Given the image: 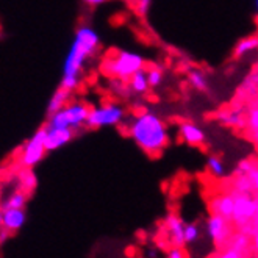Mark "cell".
<instances>
[{"label":"cell","instance_id":"cell-1","mask_svg":"<svg viewBox=\"0 0 258 258\" xmlns=\"http://www.w3.org/2000/svg\"><path fill=\"white\" fill-rule=\"evenodd\" d=\"M128 133L143 152L150 157H158L169 144L168 125L164 120L150 111L136 113L130 124Z\"/></svg>","mask_w":258,"mask_h":258},{"label":"cell","instance_id":"cell-2","mask_svg":"<svg viewBox=\"0 0 258 258\" xmlns=\"http://www.w3.org/2000/svg\"><path fill=\"white\" fill-rule=\"evenodd\" d=\"M99 49V35L91 27L82 25L75 32L71 49L64 59V75L61 80V88L68 91H75L80 85V72L85 68L88 58H91Z\"/></svg>","mask_w":258,"mask_h":258},{"label":"cell","instance_id":"cell-3","mask_svg":"<svg viewBox=\"0 0 258 258\" xmlns=\"http://www.w3.org/2000/svg\"><path fill=\"white\" fill-rule=\"evenodd\" d=\"M146 63L144 58L138 53L125 52V50H117L103 59L102 71L107 77L119 79L122 82H128L132 75H135L138 71L144 69Z\"/></svg>","mask_w":258,"mask_h":258},{"label":"cell","instance_id":"cell-4","mask_svg":"<svg viewBox=\"0 0 258 258\" xmlns=\"http://www.w3.org/2000/svg\"><path fill=\"white\" fill-rule=\"evenodd\" d=\"M91 108L86 103L74 102L68 103L64 108L58 110L56 113H52L49 116V125L53 127H63V128H74L77 130L82 125H86V120L89 116Z\"/></svg>","mask_w":258,"mask_h":258},{"label":"cell","instance_id":"cell-5","mask_svg":"<svg viewBox=\"0 0 258 258\" xmlns=\"http://www.w3.org/2000/svg\"><path fill=\"white\" fill-rule=\"evenodd\" d=\"M124 108L117 103L107 102L102 103L99 107L91 108L88 120H86V127L89 128H100V127H111L117 125L122 122L124 119Z\"/></svg>","mask_w":258,"mask_h":258},{"label":"cell","instance_id":"cell-6","mask_svg":"<svg viewBox=\"0 0 258 258\" xmlns=\"http://www.w3.org/2000/svg\"><path fill=\"white\" fill-rule=\"evenodd\" d=\"M21 157H19V163L24 166V168H33L36 166L45 155V127L36 130L33 133V136L30 138L21 149Z\"/></svg>","mask_w":258,"mask_h":258},{"label":"cell","instance_id":"cell-7","mask_svg":"<svg viewBox=\"0 0 258 258\" xmlns=\"http://www.w3.org/2000/svg\"><path fill=\"white\" fill-rule=\"evenodd\" d=\"M235 215L233 222L238 227H244L258 215V201H255L252 194L246 192H235Z\"/></svg>","mask_w":258,"mask_h":258},{"label":"cell","instance_id":"cell-8","mask_svg":"<svg viewBox=\"0 0 258 258\" xmlns=\"http://www.w3.org/2000/svg\"><path fill=\"white\" fill-rule=\"evenodd\" d=\"M229 222H230V219H227L218 213H213L207 221V232H208L211 241L219 247L225 246L227 241H229L232 236V229H230Z\"/></svg>","mask_w":258,"mask_h":258},{"label":"cell","instance_id":"cell-9","mask_svg":"<svg viewBox=\"0 0 258 258\" xmlns=\"http://www.w3.org/2000/svg\"><path fill=\"white\" fill-rule=\"evenodd\" d=\"M74 138V128H63V127H53L45 125V149L56 150L59 147L66 146Z\"/></svg>","mask_w":258,"mask_h":258},{"label":"cell","instance_id":"cell-10","mask_svg":"<svg viewBox=\"0 0 258 258\" xmlns=\"http://www.w3.org/2000/svg\"><path fill=\"white\" fill-rule=\"evenodd\" d=\"M185 222L181 221L177 215H169L164 219V229L168 232L169 241L174 246H180L183 247L186 244L185 241Z\"/></svg>","mask_w":258,"mask_h":258},{"label":"cell","instance_id":"cell-11","mask_svg":"<svg viewBox=\"0 0 258 258\" xmlns=\"http://www.w3.org/2000/svg\"><path fill=\"white\" fill-rule=\"evenodd\" d=\"M25 224V211L24 208H8L4 207L2 210V230L8 233H14L21 230V227Z\"/></svg>","mask_w":258,"mask_h":258},{"label":"cell","instance_id":"cell-12","mask_svg":"<svg viewBox=\"0 0 258 258\" xmlns=\"http://www.w3.org/2000/svg\"><path fill=\"white\" fill-rule=\"evenodd\" d=\"M211 211L218 215H222L224 218L233 221V215H235V196L233 192H224L216 196L210 204Z\"/></svg>","mask_w":258,"mask_h":258},{"label":"cell","instance_id":"cell-13","mask_svg":"<svg viewBox=\"0 0 258 258\" xmlns=\"http://www.w3.org/2000/svg\"><path fill=\"white\" fill-rule=\"evenodd\" d=\"M178 133H180V138L189 146H202L205 143L204 130L199 125L188 122V120H185V122H181L178 125Z\"/></svg>","mask_w":258,"mask_h":258},{"label":"cell","instance_id":"cell-14","mask_svg":"<svg viewBox=\"0 0 258 258\" xmlns=\"http://www.w3.org/2000/svg\"><path fill=\"white\" fill-rule=\"evenodd\" d=\"M227 247H232L233 250H236L241 258H244V256H250L249 253V249H250V239L247 236V233L244 232H239V233H232L230 239L227 241Z\"/></svg>","mask_w":258,"mask_h":258},{"label":"cell","instance_id":"cell-15","mask_svg":"<svg viewBox=\"0 0 258 258\" xmlns=\"http://www.w3.org/2000/svg\"><path fill=\"white\" fill-rule=\"evenodd\" d=\"M149 77H147V71L141 69L135 75H132V79L128 80V89L135 94H146L149 91Z\"/></svg>","mask_w":258,"mask_h":258},{"label":"cell","instance_id":"cell-16","mask_svg":"<svg viewBox=\"0 0 258 258\" xmlns=\"http://www.w3.org/2000/svg\"><path fill=\"white\" fill-rule=\"evenodd\" d=\"M218 120L225 125V127H233V128H241L246 125V119L242 117L239 111L235 110H227V111H219L218 113Z\"/></svg>","mask_w":258,"mask_h":258},{"label":"cell","instance_id":"cell-17","mask_svg":"<svg viewBox=\"0 0 258 258\" xmlns=\"http://www.w3.org/2000/svg\"><path fill=\"white\" fill-rule=\"evenodd\" d=\"M69 97H71V91L64 89V88H58L55 91V94L50 97L49 100V105H47V113L52 114V113H56L58 110L64 108L68 102H69Z\"/></svg>","mask_w":258,"mask_h":258},{"label":"cell","instance_id":"cell-18","mask_svg":"<svg viewBox=\"0 0 258 258\" xmlns=\"http://www.w3.org/2000/svg\"><path fill=\"white\" fill-rule=\"evenodd\" d=\"M253 50H258V35L253 36H247L244 39H241L236 45H235V50H233V56L235 58H241Z\"/></svg>","mask_w":258,"mask_h":258},{"label":"cell","instance_id":"cell-19","mask_svg":"<svg viewBox=\"0 0 258 258\" xmlns=\"http://www.w3.org/2000/svg\"><path fill=\"white\" fill-rule=\"evenodd\" d=\"M233 191L235 192H246V194H252L253 191V183L250 175L246 174H236V178L233 180Z\"/></svg>","mask_w":258,"mask_h":258},{"label":"cell","instance_id":"cell-20","mask_svg":"<svg viewBox=\"0 0 258 258\" xmlns=\"http://www.w3.org/2000/svg\"><path fill=\"white\" fill-rule=\"evenodd\" d=\"M30 169L32 168H24V171L19 174L21 189H24L25 192H32L36 188V175Z\"/></svg>","mask_w":258,"mask_h":258},{"label":"cell","instance_id":"cell-21","mask_svg":"<svg viewBox=\"0 0 258 258\" xmlns=\"http://www.w3.org/2000/svg\"><path fill=\"white\" fill-rule=\"evenodd\" d=\"M207 169L208 172L213 175V177H224L225 175V168H224V163L219 157L216 155H210L208 160H207Z\"/></svg>","mask_w":258,"mask_h":258},{"label":"cell","instance_id":"cell-22","mask_svg":"<svg viewBox=\"0 0 258 258\" xmlns=\"http://www.w3.org/2000/svg\"><path fill=\"white\" fill-rule=\"evenodd\" d=\"M27 194L24 189H19L16 192H13L10 197H8V201L5 202L4 207H8V208H24L25 204H27Z\"/></svg>","mask_w":258,"mask_h":258},{"label":"cell","instance_id":"cell-23","mask_svg":"<svg viewBox=\"0 0 258 258\" xmlns=\"http://www.w3.org/2000/svg\"><path fill=\"white\" fill-rule=\"evenodd\" d=\"M188 80L191 86L197 91H205L207 89V79L201 71H191L188 74Z\"/></svg>","mask_w":258,"mask_h":258},{"label":"cell","instance_id":"cell-24","mask_svg":"<svg viewBox=\"0 0 258 258\" xmlns=\"http://www.w3.org/2000/svg\"><path fill=\"white\" fill-rule=\"evenodd\" d=\"M199 227H197L196 224H186L185 225V241L186 244H191V242H196L197 239H199Z\"/></svg>","mask_w":258,"mask_h":258},{"label":"cell","instance_id":"cell-25","mask_svg":"<svg viewBox=\"0 0 258 258\" xmlns=\"http://www.w3.org/2000/svg\"><path fill=\"white\" fill-rule=\"evenodd\" d=\"M147 77H149V85L152 88H157V86H160V83L163 80V72L158 68H152L147 71Z\"/></svg>","mask_w":258,"mask_h":258},{"label":"cell","instance_id":"cell-26","mask_svg":"<svg viewBox=\"0 0 258 258\" xmlns=\"http://www.w3.org/2000/svg\"><path fill=\"white\" fill-rule=\"evenodd\" d=\"M135 13L138 14V16L144 18L147 11H149V7H150V0H133V4H132Z\"/></svg>","mask_w":258,"mask_h":258},{"label":"cell","instance_id":"cell-27","mask_svg":"<svg viewBox=\"0 0 258 258\" xmlns=\"http://www.w3.org/2000/svg\"><path fill=\"white\" fill-rule=\"evenodd\" d=\"M247 127L250 130H258V108H253L247 117Z\"/></svg>","mask_w":258,"mask_h":258},{"label":"cell","instance_id":"cell-28","mask_svg":"<svg viewBox=\"0 0 258 258\" xmlns=\"http://www.w3.org/2000/svg\"><path fill=\"white\" fill-rule=\"evenodd\" d=\"M252 169H253V164L250 161H241L238 164V168H236V174H246V175H249Z\"/></svg>","mask_w":258,"mask_h":258},{"label":"cell","instance_id":"cell-29","mask_svg":"<svg viewBox=\"0 0 258 258\" xmlns=\"http://www.w3.org/2000/svg\"><path fill=\"white\" fill-rule=\"evenodd\" d=\"M166 255H168L169 258H183V256H186V253H185L183 247H180V246H174V247H171Z\"/></svg>","mask_w":258,"mask_h":258},{"label":"cell","instance_id":"cell-30","mask_svg":"<svg viewBox=\"0 0 258 258\" xmlns=\"http://www.w3.org/2000/svg\"><path fill=\"white\" fill-rule=\"evenodd\" d=\"M250 178H252V183H253V191L258 194V166H253V169L250 171Z\"/></svg>","mask_w":258,"mask_h":258},{"label":"cell","instance_id":"cell-31","mask_svg":"<svg viewBox=\"0 0 258 258\" xmlns=\"http://www.w3.org/2000/svg\"><path fill=\"white\" fill-rule=\"evenodd\" d=\"M83 2L89 7H97V5H102L103 2H107V0H83Z\"/></svg>","mask_w":258,"mask_h":258},{"label":"cell","instance_id":"cell-32","mask_svg":"<svg viewBox=\"0 0 258 258\" xmlns=\"http://www.w3.org/2000/svg\"><path fill=\"white\" fill-rule=\"evenodd\" d=\"M250 140L258 143V130H250Z\"/></svg>","mask_w":258,"mask_h":258},{"label":"cell","instance_id":"cell-33","mask_svg":"<svg viewBox=\"0 0 258 258\" xmlns=\"http://www.w3.org/2000/svg\"><path fill=\"white\" fill-rule=\"evenodd\" d=\"M255 7H256V14H258V0H256V2H255Z\"/></svg>","mask_w":258,"mask_h":258}]
</instances>
